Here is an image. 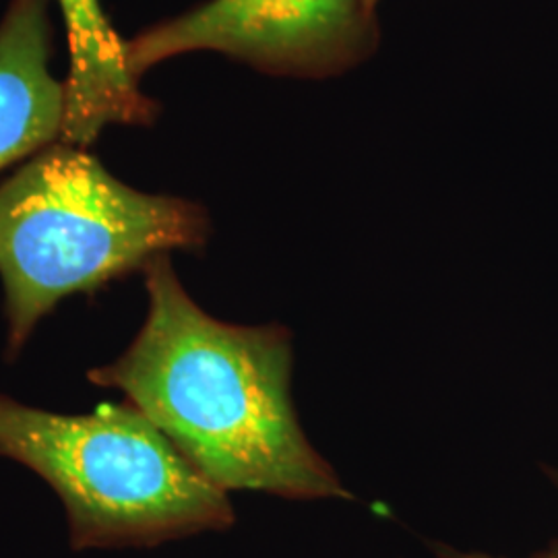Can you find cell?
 <instances>
[{"mask_svg": "<svg viewBox=\"0 0 558 558\" xmlns=\"http://www.w3.org/2000/svg\"><path fill=\"white\" fill-rule=\"evenodd\" d=\"M143 274L149 304L137 338L87 379L119 389L223 493L348 499L300 426L290 396V333L207 315L180 283L170 255Z\"/></svg>", "mask_w": 558, "mask_h": 558, "instance_id": "cell-1", "label": "cell"}, {"mask_svg": "<svg viewBox=\"0 0 558 558\" xmlns=\"http://www.w3.org/2000/svg\"><path fill=\"white\" fill-rule=\"evenodd\" d=\"M209 230L199 203L141 193L85 147L50 145L0 184L7 359L60 300L94 294L172 251H201Z\"/></svg>", "mask_w": 558, "mask_h": 558, "instance_id": "cell-2", "label": "cell"}, {"mask_svg": "<svg viewBox=\"0 0 558 558\" xmlns=\"http://www.w3.org/2000/svg\"><path fill=\"white\" fill-rule=\"evenodd\" d=\"M0 456L59 495L75 550L156 546L234 523L228 493L129 401L64 416L0 393Z\"/></svg>", "mask_w": 558, "mask_h": 558, "instance_id": "cell-3", "label": "cell"}, {"mask_svg": "<svg viewBox=\"0 0 558 558\" xmlns=\"http://www.w3.org/2000/svg\"><path fill=\"white\" fill-rule=\"evenodd\" d=\"M368 0H207L126 41L131 73L189 52H218L260 73L296 80L336 77L379 46Z\"/></svg>", "mask_w": 558, "mask_h": 558, "instance_id": "cell-4", "label": "cell"}, {"mask_svg": "<svg viewBox=\"0 0 558 558\" xmlns=\"http://www.w3.org/2000/svg\"><path fill=\"white\" fill-rule=\"evenodd\" d=\"M54 0H11L0 21V170L62 143L66 87L50 71Z\"/></svg>", "mask_w": 558, "mask_h": 558, "instance_id": "cell-5", "label": "cell"}, {"mask_svg": "<svg viewBox=\"0 0 558 558\" xmlns=\"http://www.w3.org/2000/svg\"><path fill=\"white\" fill-rule=\"evenodd\" d=\"M57 4L71 50L62 143L89 147L110 124L149 126L160 108L141 92L126 62V41L110 25L100 0Z\"/></svg>", "mask_w": 558, "mask_h": 558, "instance_id": "cell-6", "label": "cell"}, {"mask_svg": "<svg viewBox=\"0 0 558 558\" xmlns=\"http://www.w3.org/2000/svg\"><path fill=\"white\" fill-rule=\"evenodd\" d=\"M437 557L439 558H495L488 555H480V553H459L456 548H447V546H437ZM534 558H558V542L553 544L548 550L539 553Z\"/></svg>", "mask_w": 558, "mask_h": 558, "instance_id": "cell-7", "label": "cell"}, {"mask_svg": "<svg viewBox=\"0 0 558 558\" xmlns=\"http://www.w3.org/2000/svg\"><path fill=\"white\" fill-rule=\"evenodd\" d=\"M379 2H380V0H368V4H371V7H373V9H375V11H377V7H379Z\"/></svg>", "mask_w": 558, "mask_h": 558, "instance_id": "cell-8", "label": "cell"}, {"mask_svg": "<svg viewBox=\"0 0 558 558\" xmlns=\"http://www.w3.org/2000/svg\"><path fill=\"white\" fill-rule=\"evenodd\" d=\"M555 476H557V474H555ZM557 478H558V476H557Z\"/></svg>", "mask_w": 558, "mask_h": 558, "instance_id": "cell-9", "label": "cell"}]
</instances>
